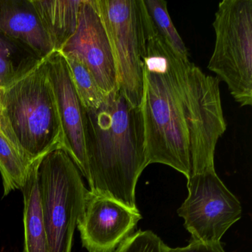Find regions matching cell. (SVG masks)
Listing matches in <instances>:
<instances>
[{
  "mask_svg": "<svg viewBox=\"0 0 252 252\" xmlns=\"http://www.w3.org/2000/svg\"><path fill=\"white\" fill-rule=\"evenodd\" d=\"M147 27L141 109L147 164L182 173L215 168L217 144L226 130L220 80L178 57Z\"/></svg>",
  "mask_w": 252,
  "mask_h": 252,
  "instance_id": "1",
  "label": "cell"
},
{
  "mask_svg": "<svg viewBox=\"0 0 252 252\" xmlns=\"http://www.w3.org/2000/svg\"><path fill=\"white\" fill-rule=\"evenodd\" d=\"M84 124L90 191L138 209L135 188L148 166L141 109L117 89L97 108L84 109Z\"/></svg>",
  "mask_w": 252,
  "mask_h": 252,
  "instance_id": "2",
  "label": "cell"
},
{
  "mask_svg": "<svg viewBox=\"0 0 252 252\" xmlns=\"http://www.w3.org/2000/svg\"><path fill=\"white\" fill-rule=\"evenodd\" d=\"M0 127L31 163L63 149V127L46 60L3 91Z\"/></svg>",
  "mask_w": 252,
  "mask_h": 252,
  "instance_id": "3",
  "label": "cell"
},
{
  "mask_svg": "<svg viewBox=\"0 0 252 252\" xmlns=\"http://www.w3.org/2000/svg\"><path fill=\"white\" fill-rule=\"evenodd\" d=\"M38 183L49 252H72L88 190L68 153L62 148L41 158Z\"/></svg>",
  "mask_w": 252,
  "mask_h": 252,
  "instance_id": "4",
  "label": "cell"
},
{
  "mask_svg": "<svg viewBox=\"0 0 252 252\" xmlns=\"http://www.w3.org/2000/svg\"><path fill=\"white\" fill-rule=\"evenodd\" d=\"M215 44L208 69L241 107L252 104V0H223L215 12Z\"/></svg>",
  "mask_w": 252,
  "mask_h": 252,
  "instance_id": "5",
  "label": "cell"
},
{
  "mask_svg": "<svg viewBox=\"0 0 252 252\" xmlns=\"http://www.w3.org/2000/svg\"><path fill=\"white\" fill-rule=\"evenodd\" d=\"M113 51L118 90L140 107L144 89L147 28L143 0H94Z\"/></svg>",
  "mask_w": 252,
  "mask_h": 252,
  "instance_id": "6",
  "label": "cell"
},
{
  "mask_svg": "<svg viewBox=\"0 0 252 252\" xmlns=\"http://www.w3.org/2000/svg\"><path fill=\"white\" fill-rule=\"evenodd\" d=\"M187 188L188 196L178 214L184 220L191 240L219 243L241 218L240 202L220 179L215 168L191 175Z\"/></svg>",
  "mask_w": 252,
  "mask_h": 252,
  "instance_id": "7",
  "label": "cell"
},
{
  "mask_svg": "<svg viewBox=\"0 0 252 252\" xmlns=\"http://www.w3.org/2000/svg\"><path fill=\"white\" fill-rule=\"evenodd\" d=\"M141 218L138 209L88 190L77 223L82 246L88 252H113L132 234Z\"/></svg>",
  "mask_w": 252,
  "mask_h": 252,
  "instance_id": "8",
  "label": "cell"
},
{
  "mask_svg": "<svg viewBox=\"0 0 252 252\" xmlns=\"http://www.w3.org/2000/svg\"><path fill=\"white\" fill-rule=\"evenodd\" d=\"M60 52L84 63L106 95L118 89L111 45L94 0H82L76 33Z\"/></svg>",
  "mask_w": 252,
  "mask_h": 252,
  "instance_id": "9",
  "label": "cell"
},
{
  "mask_svg": "<svg viewBox=\"0 0 252 252\" xmlns=\"http://www.w3.org/2000/svg\"><path fill=\"white\" fill-rule=\"evenodd\" d=\"M46 63L63 127V149L68 153L80 173L89 182L84 107L72 83L67 63L63 54L54 51L46 59Z\"/></svg>",
  "mask_w": 252,
  "mask_h": 252,
  "instance_id": "10",
  "label": "cell"
},
{
  "mask_svg": "<svg viewBox=\"0 0 252 252\" xmlns=\"http://www.w3.org/2000/svg\"><path fill=\"white\" fill-rule=\"evenodd\" d=\"M0 32L27 44L42 58L54 52L33 0H0Z\"/></svg>",
  "mask_w": 252,
  "mask_h": 252,
  "instance_id": "11",
  "label": "cell"
},
{
  "mask_svg": "<svg viewBox=\"0 0 252 252\" xmlns=\"http://www.w3.org/2000/svg\"><path fill=\"white\" fill-rule=\"evenodd\" d=\"M40 159L41 158L31 165L21 189L24 203L23 252H49L38 183V166Z\"/></svg>",
  "mask_w": 252,
  "mask_h": 252,
  "instance_id": "12",
  "label": "cell"
},
{
  "mask_svg": "<svg viewBox=\"0 0 252 252\" xmlns=\"http://www.w3.org/2000/svg\"><path fill=\"white\" fill-rule=\"evenodd\" d=\"M82 0H33L54 51L60 52L76 33Z\"/></svg>",
  "mask_w": 252,
  "mask_h": 252,
  "instance_id": "13",
  "label": "cell"
},
{
  "mask_svg": "<svg viewBox=\"0 0 252 252\" xmlns=\"http://www.w3.org/2000/svg\"><path fill=\"white\" fill-rule=\"evenodd\" d=\"M45 60L27 44L0 32V89L15 85Z\"/></svg>",
  "mask_w": 252,
  "mask_h": 252,
  "instance_id": "14",
  "label": "cell"
},
{
  "mask_svg": "<svg viewBox=\"0 0 252 252\" xmlns=\"http://www.w3.org/2000/svg\"><path fill=\"white\" fill-rule=\"evenodd\" d=\"M32 163L0 127V174L4 197L15 190H21Z\"/></svg>",
  "mask_w": 252,
  "mask_h": 252,
  "instance_id": "15",
  "label": "cell"
},
{
  "mask_svg": "<svg viewBox=\"0 0 252 252\" xmlns=\"http://www.w3.org/2000/svg\"><path fill=\"white\" fill-rule=\"evenodd\" d=\"M147 16L155 32L181 58L189 60V52L182 38L177 32L164 0H143Z\"/></svg>",
  "mask_w": 252,
  "mask_h": 252,
  "instance_id": "16",
  "label": "cell"
},
{
  "mask_svg": "<svg viewBox=\"0 0 252 252\" xmlns=\"http://www.w3.org/2000/svg\"><path fill=\"white\" fill-rule=\"evenodd\" d=\"M76 94L85 110L99 107L107 95L100 89L88 67L80 60L70 55H63Z\"/></svg>",
  "mask_w": 252,
  "mask_h": 252,
  "instance_id": "17",
  "label": "cell"
},
{
  "mask_svg": "<svg viewBox=\"0 0 252 252\" xmlns=\"http://www.w3.org/2000/svg\"><path fill=\"white\" fill-rule=\"evenodd\" d=\"M166 247L153 231L140 230L124 240L113 252H166Z\"/></svg>",
  "mask_w": 252,
  "mask_h": 252,
  "instance_id": "18",
  "label": "cell"
},
{
  "mask_svg": "<svg viewBox=\"0 0 252 252\" xmlns=\"http://www.w3.org/2000/svg\"><path fill=\"white\" fill-rule=\"evenodd\" d=\"M166 252H225L222 243H205L191 240L185 247L170 248L166 246Z\"/></svg>",
  "mask_w": 252,
  "mask_h": 252,
  "instance_id": "19",
  "label": "cell"
},
{
  "mask_svg": "<svg viewBox=\"0 0 252 252\" xmlns=\"http://www.w3.org/2000/svg\"><path fill=\"white\" fill-rule=\"evenodd\" d=\"M2 92L3 91L0 89V116H1V96H2Z\"/></svg>",
  "mask_w": 252,
  "mask_h": 252,
  "instance_id": "20",
  "label": "cell"
}]
</instances>
